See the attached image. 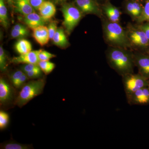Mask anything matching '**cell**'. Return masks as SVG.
I'll return each mask as SVG.
<instances>
[{
  "label": "cell",
  "mask_w": 149,
  "mask_h": 149,
  "mask_svg": "<svg viewBox=\"0 0 149 149\" xmlns=\"http://www.w3.org/2000/svg\"><path fill=\"white\" fill-rule=\"evenodd\" d=\"M31 146L19 143L13 141H10L1 145V148L4 149H31Z\"/></svg>",
  "instance_id": "21"
},
{
  "label": "cell",
  "mask_w": 149,
  "mask_h": 149,
  "mask_svg": "<svg viewBox=\"0 0 149 149\" xmlns=\"http://www.w3.org/2000/svg\"><path fill=\"white\" fill-rule=\"evenodd\" d=\"M75 3L84 15H95L100 18L103 16L101 7L94 0H75Z\"/></svg>",
  "instance_id": "7"
},
{
  "label": "cell",
  "mask_w": 149,
  "mask_h": 149,
  "mask_svg": "<svg viewBox=\"0 0 149 149\" xmlns=\"http://www.w3.org/2000/svg\"><path fill=\"white\" fill-rule=\"evenodd\" d=\"M15 5L17 10L24 15L35 12L29 0H15Z\"/></svg>",
  "instance_id": "17"
},
{
  "label": "cell",
  "mask_w": 149,
  "mask_h": 149,
  "mask_svg": "<svg viewBox=\"0 0 149 149\" xmlns=\"http://www.w3.org/2000/svg\"><path fill=\"white\" fill-rule=\"evenodd\" d=\"M54 44L60 47H65L68 46L69 42L63 29L58 28L52 39Z\"/></svg>",
  "instance_id": "18"
},
{
  "label": "cell",
  "mask_w": 149,
  "mask_h": 149,
  "mask_svg": "<svg viewBox=\"0 0 149 149\" xmlns=\"http://www.w3.org/2000/svg\"><path fill=\"white\" fill-rule=\"evenodd\" d=\"M103 14L109 21L120 23L122 13L118 8L107 2L102 6Z\"/></svg>",
  "instance_id": "11"
},
{
  "label": "cell",
  "mask_w": 149,
  "mask_h": 149,
  "mask_svg": "<svg viewBox=\"0 0 149 149\" xmlns=\"http://www.w3.org/2000/svg\"><path fill=\"white\" fill-rule=\"evenodd\" d=\"M105 54L109 65L118 74L122 76L133 73L135 65L133 51L108 46Z\"/></svg>",
  "instance_id": "1"
},
{
  "label": "cell",
  "mask_w": 149,
  "mask_h": 149,
  "mask_svg": "<svg viewBox=\"0 0 149 149\" xmlns=\"http://www.w3.org/2000/svg\"><path fill=\"white\" fill-rule=\"evenodd\" d=\"M7 64L6 56L4 51L2 47H0V69L1 71H6L7 69Z\"/></svg>",
  "instance_id": "25"
},
{
  "label": "cell",
  "mask_w": 149,
  "mask_h": 149,
  "mask_svg": "<svg viewBox=\"0 0 149 149\" xmlns=\"http://www.w3.org/2000/svg\"><path fill=\"white\" fill-rule=\"evenodd\" d=\"M15 49L19 54H23L32 51V46L29 41L22 39L15 44Z\"/></svg>",
  "instance_id": "19"
},
{
  "label": "cell",
  "mask_w": 149,
  "mask_h": 149,
  "mask_svg": "<svg viewBox=\"0 0 149 149\" xmlns=\"http://www.w3.org/2000/svg\"><path fill=\"white\" fill-rule=\"evenodd\" d=\"M23 21L32 30L37 27L45 25L46 22L47 21L40 15L35 12L24 15Z\"/></svg>",
  "instance_id": "14"
},
{
  "label": "cell",
  "mask_w": 149,
  "mask_h": 149,
  "mask_svg": "<svg viewBox=\"0 0 149 149\" xmlns=\"http://www.w3.org/2000/svg\"><path fill=\"white\" fill-rule=\"evenodd\" d=\"M123 83L126 97L139 89L148 87L149 79H147L139 73H130L123 75Z\"/></svg>",
  "instance_id": "6"
},
{
  "label": "cell",
  "mask_w": 149,
  "mask_h": 149,
  "mask_svg": "<svg viewBox=\"0 0 149 149\" xmlns=\"http://www.w3.org/2000/svg\"><path fill=\"white\" fill-rule=\"evenodd\" d=\"M8 2V3H9L10 4H11L12 3V0H7Z\"/></svg>",
  "instance_id": "38"
},
{
  "label": "cell",
  "mask_w": 149,
  "mask_h": 149,
  "mask_svg": "<svg viewBox=\"0 0 149 149\" xmlns=\"http://www.w3.org/2000/svg\"><path fill=\"white\" fill-rule=\"evenodd\" d=\"M39 68L40 67L38 65L29 63V64H25L24 65H23L21 67V69L24 73H26L34 70L37 69Z\"/></svg>",
  "instance_id": "31"
},
{
  "label": "cell",
  "mask_w": 149,
  "mask_h": 149,
  "mask_svg": "<svg viewBox=\"0 0 149 149\" xmlns=\"http://www.w3.org/2000/svg\"><path fill=\"white\" fill-rule=\"evenodd\" d=\"M9 122L8 115L5 112L0 111V128L1 130L6 128Z\"/></svg>",
  "instance_id": "26"
},
{
  "label": "cell",
  "mask_w": 149,
  "mask_h": 149,
  "mask_svg": "<svg viewBox=\"0 0 149 149\" xmlns=\"http://www.w3.org/2000/svg\"><path fill=\"white\" fill-rule=\"evenodd\" d=\"M40 15L47 21L54 16L56 13L55 6L52 3L45 1L38 8Z\"/></svg>",
  "instance_id": "15"
},
{
  "label": "cell",
  "mask_w": 149,
  "mask_h": 149,
  "mask_svg": "<svg viewBox=\"0 0 149 149\" xmlns=\"http://www.w3.org/2000/svg\"><path fill=\"white\" fill-rule=\"evenodd\" d=\"M146 53L149 54V52H148Z\"/></svg>",
  "instance_id": "39"
},
{
  "label": "cell",
  "mask_w": 149,
  "mask_h": 149,
  "mask_svg": "<svg viewBox=\"0 0 149 149\" xmlns=\"http://www.w3.org/2000/svg\"><path fill=\"white\" fill-rule=\"evenodd\" d=\"M144 5L143 3L136 0H126L124 6V12L131 17L133 21L136 22L141 17Z\"/></svg>",
  "instance_id": "9"
},
{
  "label": "cell",
  "mask_w": 149,
  "mask_h": 149,
  "mask_svg": "<svg viewBox=\"0 0 149 149\" xmlns=\"http://www.w3.org/2000/svg\"><path fill=\"white\" fill-rule=\"evenodd\" d=\"M48 32L50 39L52 40L54 35L57 30V25L55 22H52L49 24L48 27Z\"/></svg>",
  "instance_id": "29"
},
{
  "label": "cell",
  "mask_w": 149,
  "mask_h": 149,
  "mask_svg": "<svg viewBox=\"0 0 149 149\" xmlns=\"http://www.w3.org/2000/svg\"><path fill=\"white\" fill-rule=\"evenodd\" d=\"M32 35L36 42L41 46L47 45L50 39L48 27L45 25L33 29Z\"/></svg>",
  "instance_id": "13"
},
{
  "label": "cell",
  "mask_w": 149,
  "mask_h": 149,
  "mask_svg": "<svg viewBox=\"0 0 149 149\" xmlns=\"http://www.w3.org/2000/svg\"><path fill=\"white\" fill-rule=\"evenodd\" d=\"M13 29L21 31L27 30V28L25 26L20 24H17L13 26Z\"/></svg>",
  "instance_id": "35"
},
{
  "label": "cell",
  "mask_w": 149,
  "mask_h": 149,
  "mask_svg": "<svg viewBox=\"0 0 149 149\" xmlns=\"http://www.w3.org/2000/svg\"><path fill=\"white\" fill-rule=\"evenodd\" d=\"M24 73V72L22 70H17L11 74L10 77V80L13 85Z\"/></svg>",
  "instance_id": "33"
},
{
  "label": "cell",
  "mask_w": 149,
  "mask_h": 149,
  "mask_svg": "<svg viewBox=\"0 0 149 149\" xmlns=\"http://www.w3.org/2000/svg\"><path fill=\"white\" fill-rule=\"evenodd\" d=\"M101 19L103 38L107 45L131 50L125 29L120 23L109 21L104 15Z\"/></svg>",
  "instance_id": "2"
},
{
  "label": "cell",
  "mask_w": 149,
  "mask_h": 149,
  "mask_svg": "<svg viewBox=\"0 0 149 149\" xmlns=\"http://www.w3.org/2000/svg\"><path fill=\"white\" fill-rule=\"evenodd\" d=\"M56 2H62L63 1H64L65 0H54Z\"/></svg>",
  "instance_id": "36"
},
{
  "label": "cell",
  "mask_w": 149,
  "mask_h": 149,
  "mask_svg": "<svg viewBox=\"0 0 149 149\" xmlns=\"http://www.w3.org/2000/svg\"><path fill=\"white\" fill-rule=\"evenodd\" d=\"M29 35L28 30L25 31H19L13 29H12L11 32V37L13 38H20L26 37Z\"/></svg>",
  "instance_id": "28"
},
{
  "label": "cell",
  "mask_w": 149,
  "mask_h": 149,
  "mask_svg": "<svg viewBox=\"0 0 149 149\" xmlns=\"http://www.w3.org/2000/svg\"><path fill=\"white\" fill-rule=\"evenodd\" d=\"M61 11L64 18L63 24L68 34H70L80 22L84 14L76 6L70 4L63 6Z\"/></svg>",
  "instance_id": "5"
},
{
  "label": "cell",
  "mask_w": 149,
  "mask_h": 149,
  "mask_svg": "<svg viewBox=\"0 0 149 149\" xmlns=\"http://www.w3.org/2000/svg\"><path fill=\"white\" fill-rule=\"evenodd\" d=\"M130 105H146L149 104V87L139 89L127 97Z\"/></svg>",
  "instance_id": "10"
},
{
  "label": "cell",
  "mask_w": 149,
  "mask_h": 149,
  "mask_svg": "<svg viewBox=\"0 0 149 149\" xmlns=\"http://www.w3.org/2000/svg\"><path fill=\"white\" fill-rule=\"evenodd\" d=\"M29 79L27 75L25 73L22 75L21 77L16 81V83L14 84L13 85L15 88H19L22 87L26 83L27 79Z\"/></svg>",
  "instance_id": "30"
},
{
  "label": "cell",
  "mask_w": 149,
  "mask_h": 149,
  "mask_svg": "<svg viewBox=\"0 0 149 149\" xmlns=\"http://www.w3.org/2000/svg\"><path fill=\"white\" fill-rule=\"evenodd\" d=\"M133 54L134 64L139 73L149 79V54L138 51H133Z\"/></svg>",
  "instance_id": "8"
},
{
  "label": "cell",
  "mask_w": 149,
  "mask_h": 149,
  "mask_svg": "<svg viewBox=\"0 0 149 149\" xmlns=\"http://www.w3.org/2000/svg\"><path fill=\"white\" fill-rule=\"evenodd\" d=\"M42 71L40 68L34 70L30 72L25 73L29 79H36L38 77H41L42 74Z\"/></svg>",
  "instance_id": "27"
},
{
  "label": "cell",
  "mask_w": 149,
  "mask_h": 149,
  "mask_svg": "<svg viewBox=\"0 0 149 149\" xmlns=\"http://www.w3.org/2000/svg\"><path fill=\"white\" fill-rule=\"evenodd\" d=\"M141 17L136 21L137 24L149 21V0H146Z\"/></svg>",
  "instance_id": "22"
},
{
  "label": "cell",
  "mask_w": 149,
  "mask_h": 149,
  "mask_svg": "<svg viewBox=\"0 0 149 149\" xmlns=\"http://www.w3.org/2000/svg\"><path fill=\"white\" fill-rule=\"evenodd\" d=\"M29 1L33 8L36 10H38L40 6L45 1V0H29Z\"/></svg>",
  "instance_id": "34"
},
{
  "label": "cell",
  "mask_w": 149,
  "mask_h": 149,
  "mask_svg": "<svg viewBox=\"0 0 149 149\" xmlns=\"http://www.w3.org/2000/svg\"><path fill=\"white\" fill-rule=\"evenodd\" d=\"M38 57L40 61H49L51 59L55 57L56 55L43 49L39 50Z\"/></svg>",
  "instance_id": "24"
},
{
  "label": "cell",
  "mask_w": 149,
  "mask_h": 149,
  "mask_svg": "<svg viewBox=\"0 0 149 149\" xmlns=\"http://www.w3.org/2000/svg\"><path fill=\"white\" fill-rule=\"evenodd\" d=\"M136 1H141L142 3L144 2V3H145L146 0H136Z\"/></svg>",
  "instance_id": "37"
},
{
  "label": "cell",
  "mask_w": 149,
  "mask_h": 149,
  "mask_svg": "<svg viewBox=\"0 0 149 149\" xmlns=\"http://www.w3.org/2000/svg\"><path fill=\"white\" fill-rule=\"evenodd\" d=\"M0 22L5 28H7L9 25L7 9L4 0H0Z\"/></svg>",
  "instance_id": "20"
},
{
  "label": "cell",
  "mask_w": 149,
  "mask_h": 149,
  "mask_svg": "<svg viewBox=\"0 0 149 149\" xmlns=\"http://www.w3.org/2000/svg\"><path fill=\"white\" fill-rule=\"evenodd\" d=\"M136 24L139 28H141L144 31L149 41V21L140 24Z\"/></svg>",
  "instance_id": "32"
},
{
  "label": "cell",
  "mask_w": 149,
  "mask_h": 149,
  "mask_svg": "<svg viewBox=\"0 0 149 149\" xmlns=\"http://www.w3.org/2000/svg\"><path fill=\"white\" fill-rule=\"evenodd\" d=\"M38 51H31L27 53L20 54L18 56L14 57L12 59L11 62L15 64L32 63L38 65L40 61L38 57Z\"/></svg>",
  "instance_id": "12"
},
{
  "label": "cell",
  "mask_w": 149,
  "mask_h": 149,
  "mask_svg": "<svg viewBox=\"0 0 149 149\" xmlns=\"http://www.w3.org/2000/svg\"><path fill=\"white\" fill-rule=\"evenodd\" d=\"M125 29L131 50L146 53L149 52V40L136 24L128 22Z\"/></svg>",
  "instance_id": "3"
},
{
  "label": "cell",
  "mask_w": 149,
  "mask_h": 149,
  "mask_svg": "<svg viewBox=\"0 0 149 149\" xmlns=\"http://www.w3.org/2000/svg\"><path fill=\"white\" fill-rule=\"evenodd\" d=\"M40 69L46 74L50 73L55 68V65L53 63L49 61H40L38 63Z\"/></svg>",
  "instance_id": "23"
},
{
  "label": "cell",
  "mask_w": 149,
  "mask_h": 149,
  "mask_svg": "<svg viewBox=\"0 0 149 149\" xmlns=\"http://www.w3.org/2000/svg\"><path fill=\"white\" fill-rule=\"evenodd\" d=\"M10 85L5 79H0V102L1 105L9 100L12 92Z\"/></svg>",
  "instance_id": "16"
},
{
  "label": "cell",
  "mask_w": 149,
  "mask_h": 149,
  "mask_svg": "<svg viewBox=\"0 0 149 149\" xmlns=\"http://www.w3.org/2000/svg\"><path fill=\"white\" fill-rule=\"evenodd\" d=\"M148 87H149V86H148Z\"/></svg>",
  "instance_id": "40"
},
{
  "label": "cell",
  "mask_w": 149,
  "mask_h": 149,
  "mask_svg": "<svg viewBox=\"0 0 149 149\" xmlns=\"http://www.w3.org/2000/svg\"><path fill=\"white\" fill-rule=\"evenodd\" d=\"M45 84V78L25 83L19 93L15 100V105L20 108L24 106L30 100L42 93Z\"/></svg>",
  "instance_id": "4"
}]
</instances>
